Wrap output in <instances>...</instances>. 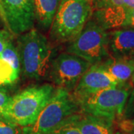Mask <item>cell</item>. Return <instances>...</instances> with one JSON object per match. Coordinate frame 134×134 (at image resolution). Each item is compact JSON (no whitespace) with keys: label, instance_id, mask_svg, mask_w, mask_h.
Returning <instances> with one entry per match:
<instances>
[{"label":"cell","instance_id":"cell-12","mask_svg":"<svg viewBox=\"0 0 134 134\" xmlns=\"http://www.w3.org/2000/svg\"><path fill=\"white\" fill-rule=\"evenodd\" d=\"M73 124L82 134H113V121L105 118L80 114Z\"/></svg>","mask_w":134,"mask_h":134},{"label":"cell","instance_id":"cell-8","mask_svg":"<svg viewBox=\"0 0 134 134\" xmlns=\"http://www.w3.org/2000/svg\"><path fill=\"white\" fill-rule=\"evenodd\" d=\"M4 23L12 34L21 35L35 23L33 0H0Z\"/></svg>","mask_w":134,"mask_h":134},{"label":"cell","instance_id":"cell-16","mask_svg":"<svg viewBox=\"0 0 134 134\" xmlns=\"http://www.w3.org/2000/svg\"><path fill=\"white\" fill-rule=\"evenodd\" d=\"M0 134H23V129L9 120L0 117Z\"/></svg>","mask_w":134,"mask_h":134},{"label":"cell","instance_id":"cell-14","mask_svg":"<svg viewBox=\"0 0 134 134\" xmlns=\"http://www.w3.org/2000/svg\"><path fill=\"white\" fill-rule=\"evenodd\" d=\"M0 58L4 60L12 67L18 74L21 70L20 60L17 48L15 47L12 41L8 43V45L5 47L4 51L0 54Z\"/></svg>","mask_w":134,"mask_h":134},{"label":"cell","instance_id":"cell-24","mask_svg":"<svg viewBox=\"0 0 134 134\" xmlns=\"http://www.w3.org/2000/svg\"><path fill=\"white\" fill-rule=\"evenodd\" d=\"M115 134H125V133H116Z\"/></svg>","mask_w":134,"mask_h":134},{"label":"cell","instance_id":"cell-22","mask_svg":"<svg viewBox=\"0 0 134 134\" xmlns=\"http://www.w3.org/2000/svg\"><path fill=\"white\" fill-rule=\"evenodd\" d=\"M132 122H133V131H132V133H133V134H134V121H133Z\"/></svg>","mask_w":134,"mask_h":134},{"label":"cell","instance_id":"cell-19","mask_svg":"<svg viewBox=\"0 0 134 134\" xmlns=\"http://www.w3.org/2000/svg\"><path fill=\"white\" fill-rule=\"evenodd\" d=\"M10 99V97L8 96L5 92L0 90V117H2L5 108L9 103V100Z\"/></svg>","mask_w":134,"mask_h":134},{"label":"cell","instance_id":"cell-20","mask_svg":"<svg viewBox=\"0 0 134 134\" xmlns=\"http://www.w3.org/2000/svg\"><path fill=\"white\" fill-rule=\"evenodd\" d=\"M124 27L134 29V9L128 10Z\"/></svg>","mask_w":134,"mask_h":134},{"label":"cell","instance_id":"cell-26","mask_svg":"<svg viewBox=\"0 0 134 134\" xmlns=\"http://www.w3.org/2000/svg\"></svg>","mask_w":134,"mask_h":134},{"label":"cell","instance_id":"cell-5","mask_svg":"<svg viewBox=\"0 0 134 134\" xmlns=\"http://www.w3.org/2000/svg\"><path fill=\"white\" fill-rule=\"evenodd\" d=\"M66 52L76 55L91 65L109 59L108 33L93 19H90L81 32L70 42Z\"/></svg>","mask_w":134,"mask_h":134},{"label":"cell","instance_id":"cell-17","mask_svg":"<svg viewBox=\"0 0 134 134\" xmlns=\"http://www.w3.org/2000/svg\"><path fill=\"white\" fill-rule=\"evenodd\" d=\"M74 121L60 127L59 128L53 131L51 134H82L81 131L74 125Z\"/></svg>","mask_w":134,"mask_h":134},{"label":"cell","instance_id":"cell-4","mask_svg":"<svg viewBox=\"0 0 134 134\" xmlns=\"http://www.w3.org/2000/svg\"><path fill=\"white\" fill-rule=\"evenodd\" d=\"M93 13L92 0H61L51 26L52 38L72 42L81 32Z\"/></svg>","mask_w":134,"mask_h":134},{"label":"cell","instance_id":"cell-11","mask_svg":"<svg viewBox=\"0 0 134 134\" xmlns=\"http://www.w3.org/2000/svg\"><path fill=\"white\" fill-rule=\"evenodd\" d=\"M101 64L120 85H127L134 76V56L107 59Z\"/></svg>","mask_w":134,"mask_h":134},{"label":"cell","instance_id":"cell-3","mask_svg":"<svg viewBox=\"0 0 134 134\" xmlns=\"http://www.w3.org/2000/svg\"><path fill=\"white\" fill-rule=\"evenodd\" d=\"M54 91L51 84L29 87L10 97L2 117L20 127H29L36 121Z\"/></svg>","mask_w":134,"mask_h":134},{"label":"cell","instance_id":"cell-15","mask_svg":"<svg viewBox=\"0 0 134 134\" xmlns=\"http://www.w3.org/2000/svg\"><path fill=\"white\" fill-rule=\"evenodd\" d=\"M19 75L4 60L0 58V85H8L14 83Z\"/></svg>","mask_w":134,"mask_h":134},{"label":"cell","instance_id":"cell-9","mask_svg":"<svg viewBox=\"0 0 134 134\" xmlns=\"http://www.w3.org/2000/svg\"><path fill=\"white\" fill-rule=\"evenodd\" d=\"M101 63L91 65L77 83L72 95L75 98L119 86Z\"/></svg>","mask_w":134,"mask_h":134},{"label":"cell","instance_id":"cell-13","mask_svg":"<svg viewBox=\"0 0 134 134\" xmlns=\"http://www.w3.org/2000/svg\"><path fill=\"white\" fill-rule=\"evenodd\" d=\"M60 2L61 0H33L35 22L40 29L47 31L51 28Z\"/></svg>","mask_w":134,"mask_h":134},{"label":"cell","instance_id":"cell-21","mask_svg":"<svg viewBox=\"0 0 134 134\" xmlns=\"http://www.w3.org/2000/svg\"><path fill=\"white\" fill-rule=\"evenodd\" d=\"M1 22L4 23V18H3V14H2V7H1V3H0V23Z\"/></svg>","mask_w":134,"mask_h":134},{"label":"cell","instance_id":"cell-10","mask_svg":"<svg viewBox=\"0 0 134 134\" xmlns=\"http://www.w3.org/2000/svg\"><path fill=\"white\" fill-rule=\"evenodd\" d=\"M108 52L112 58L134 56V29L125 28L108 33Z\"/></svg>","mask_w":134,"mask_h":134},{"label":"cell","instance_id":"cell-6","mask_svg":"<svg viewBox=\"0 0 134 134\" xmlns=\"http://www.w3.org/2000/svg\"><path fill=\"white\" fill-rule=\"evenodd\" d=\"M130 95L128 85L106 89L75 98L80 110L85 114L113 120L120 115Z\"/></svg>","mask_w":134,"mask_h":134},{"label":"cell","instance_id":"cell-1","mask_svg":"<svg viewBox=\"0 0 134 134\" xmlns=\"http://www.w3.org/2000/svg\"><path fill=\"white\" fill-rule=\"evenodd\" d=\"M80 107L70 92L58 89L33 125L23 128V134H51L63 125L75 120Z\"/></svg>","mask_w":134,"mask_h":134},{"label":"cell","instance_id":"cell-2","mask_svg":"<svg viewBox=\"0 0 134 134\" xmlns=\"http://www.w3.org/2000/svg\"><path fill=\"white\" fill-rule=\"evenodd\" d=\"M21 69L25 76L41 80L48 75L52 61V48L45 35L31 29L19 35L18 40Z\"/></svg>","mask_w":134,"mask_h":134},{"label":"cell","instance_id":"cell-23","mask_svg":"<svg viewBox=\"0 0 134 134\" xmlns=\"http://www.w3.org/2000/svg\"><path fill=\"white\" fill-rule=\"evenodd\" d=\"M131 83H132L134 85V76L133 77V79H132V81H131Z\"/></svg>","mask_w":134,"mask_h":134},{"label":"cell","instance_id":"cell-25","mask_svg":"<svg viewBox=\"0 0 134 134\" xmlns=\"http://www.w3.org/2000/svg\"><path fill=\"white\" fill-rule=\"evenodd\" d=\"M0 86H1V85H0Z\"/></svg>","mask_w":134,"mask_h":134},{"label":"cell","instance_id":"cell-18","mask_svg":"<svg viewBox=\"0 0 134 134\" xmlns=\"http://www.w3.org/2000/svg\"><path fill=\"white\" fill-rule=\"evenodd\" d=\"M12 34L9 31L0 30V54L4 51L8 43L12 41Z\"/></svg>","mask_w":134,"mask_h":134},{"label":"cell","instance_id":"cell-7","mask_svg":"<svg viewBox=\"0 0 134 134\" xmlns=\"http://www.w3.org/2000/svg\"><path fill=\"white\" fill-rule=\"evenodd\" d=\"M91 64L70 53H61L52 60L48 75L60 89L72 92Z\"/></svg>","mask_w":134,"mask_h":134}]
</instances>
